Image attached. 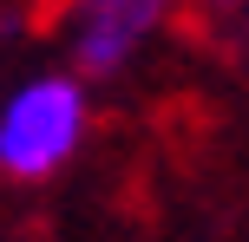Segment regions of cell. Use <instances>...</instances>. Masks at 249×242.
<instances>
[{
	"label": "cell",
	"mask_w": 249,
	"mask_h": 242,
	"mask_svg": "<svg viewBox=\"0 0 249 242\" xmlns=\"http://www.w3.org/2000/svg\"><path fill=\"white\" fill-rule=\"evenodd\" d=\"M92 131V98L79 72H39L0 98V177L39 183L72 164Z\"/></svg>",
	"instance_id": "6da1fadb"
},
{
	"label": "cell",
	"mask_w": 249,
	"mask_h": 242,
	"mask_svg": "<svg viewBox=\"0 0 249 242\" xmlns=\"http://www.w3.org/2000/svg\"><path fill=\"white\" fill-rule=\"evenodd\" d=\"M177 0H72L66 13V52L79 79H118L138 52L158 39Z\"/></svg>",
	"instance_id": "7a4b0ae2"
}]
</instances>
